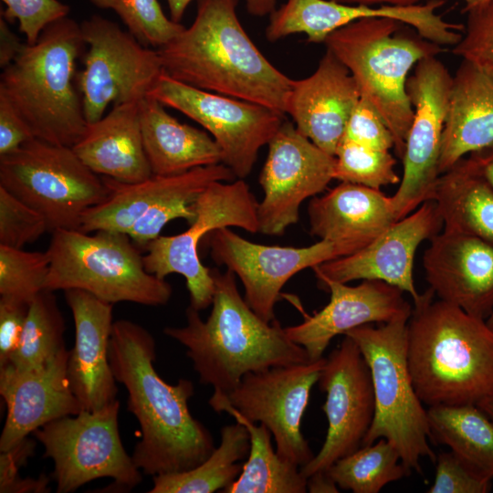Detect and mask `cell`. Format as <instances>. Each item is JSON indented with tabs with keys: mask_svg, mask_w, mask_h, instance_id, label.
I'll list each match as a JSON object with an SVG mask.
<instances>
[{
	"mask_svg": "<svg viewBox=\"0 0 493 493\" xmlns=\"http://www.w3.org/2000/svg\"><path fill=\"white\" fill-rule=\"evenodd\" d=\"M109 358L116 381L128 393L127 409L141 428L131 454L135 466L155 477L187 471L207 459L215 446L211 432L189 410L194 383L181 378L170 384L159 375L152 335L131 320L114 321Z\"/></svg>",
	"mask_w": 493,
	"mask_h": 493,
	"instance_id": "obj_1",
	"label": "cell"
},
{
	"mask_svg": "<svg viewBox=\"0 0 493 493\" xmlns=\"http://www.w3.org/2000/svg\"><path fill=\"white\" fill-rule=\"evenodd\" d=\"M239 0H197L193 24L157 48L164 73L190 86L287 113L293 79L243 28Z\"/></svg>",
	"mask_w": 493,
	"mask_h": 493,
	"instance_id": "obj_2",
	"label": "cell"
},
{
	"mask_svg": "<svg viewBox=\"0 0 493 493\" xmlns=\"http://www.w3.org/2000/svg\"><path fill=\"white\" fill-rule=\"evenodd\" d=\"M211 273L215 291L207 319L189 305L186 324L165 327L163 333L186 348L199 382L211 385L213 394L231 391L248 372L310 361L277 319L267 322L248 306L231 270Z\"/></svg>",
	"mask_w": 493,
	"mask_h": 493,
	"instance_id": "obj_3",
	"label": "cell"
},
{
	"mask_svg": "<svg viewBox=\"0 0 493 493\" xmlns=\"http://www.w3.org/2000/svg\"><path fill=\"white\" fill-rule=\"evenodd\" d=\"M429 288L407 322V362L424 404H477L493 393V330Z\"/></svg>",
	"mask_w": 493,
	"mask_h": 493,
	"instance_id": "obj_4",
	"label": "cell"
},
{
	"mask_svg": "<svg viewBox=\"0 0 493 493\" xmlns=\"http://www.w3.org/2000/svg\"><path fill=\"white\" fill-rule=\"evenodd\" d=\"M84 46L80 25L66 16L47 26L35 44L25 43L3 68L0 95L35 138L72 148L85 134L89 123L74 83Z\"/></svg>",
	"mask_w": 493,
	"mask_h": 493,
	"instance_id": "obj_5",
	"label": "cell"
},
{
	"mask_svg": "<svg viewBox=\"0 0 493 493\" xmlns=\"http://www.w3.org/2000/svg\"><path fill=\"white\" fill-rule=\"evenodd\" d=\"M404 25L389 17H364L333 31L324 41L353 77L361 97L383 118L401 159L414 117L408 74L420 60L443 51L418 34L403 33Z\"/></svg>",
	"mask_w": 493,
	"mask_h": 493,
	"instance_id": "obj_6",
	"label": "cell"
},
{
	"mask_svg": "<svg viewBox=\"0 0 493 493\" xmlns=\"http://www.w3.org/2000/svg\"><path fill=\"white\" fill-rule=\"evenodd\" d=\"M51 234L45 289L79 288L111 304L127 301L157 307L170 300L172 286L145 269L139 247L129 235L108 230L89 235L68 229Z\"/></svg>",
	"mask_w": 493,
	"mask_h": 493,
	"instance_id": "obj_7",
	"label": "cell"
},
{
	"mask_svg": "<svg viewBox=\"0 0 493 493\" xmlns=\"http://www.w3.org/2000/svg\"><path fill=\"white\" fill-rule=\"evenodd\" d=\"M411 314L378 327L362 325L344 335L359 346L373 383L375 413L362 446L385 438L397 448L409 474L412 470L422 474L420 460L427 457L435 462L436 456L428 442L427 410L414 388L408 368L407 322Z\"/></svg>",
	"mask_w": 493,
	"mask_h": 493,
	"instance_id": "obj_8",
	"label": "cell"
},
{
	"mask_svg": "<svg viewBox=\"0 0 493 493\" xmlns=\"http://www.w3.org/2000/svg\"><path fill=\"white\" fill-rule=\"evenodd\" d=\"M0 185L37 211L50 233L79 230L84 213L109 195L71 147L37 138L0 156Z\"/></svg>",
	"mask_w": 493,
	"mask_h": 493,
	"instance_id": "obj_9",
	"label": "cell"
},
{
	"mask_svg": "<svg viewBox=\"0 0 493 493\" xmlns=\"http://www.w3.org/2000/svg\"><path fill=\"white\" fill-rule=\"evenodd\" d=\"M120 402L116 399L95 410L53 420L33 432L44 446V457L52 459L51 473L58 493H70L100 477H110L112 488L130 491L142 481L122 445L118 425Z\"/></svg>",
	"mask_w": 493,
	"mask_h": 493,
	"instance_id": "obj_10",
	"label": "cell"
},
{
	"mask_svg": "<svg viewBox=\"0 0 493 493\" xmlns=\"http://www.w3.org/2000/svg\"><path fill=\"white\" fill-rule=\"evenodd\" d=\"M258 202L244 179L211 183L194 203L195 216L178 235L159 236L142 256L145 269L160 278L182 275L190 295V306L197 310L212 304L215 291L211 268L203 265L198 246L211 231L239 227L258 233Z\"/></svg>",
	"mask_w": 493,
	"mask_h": 493,
	"instance_id": "obj_11",
	"label": "cell"
},
{
	"mask_svg": "<svg viewBox=\"0 0 493 493\" xmlns=\"http://www.w3.org/2000/svg\"><path fill=\"white\" fill-rule=\"evenodd\" d=\"M325 361L322 357L248 372L231 391L212 394L208 404L217 413L230 406L249 421L264 425L275 439L278 455L301 467L314 456L301 433V419Z\"/></svg>",
	"mask_w": 493,
	"mask_h": 493,
	"instance_id": "obj_12",
	"label": "cell"
},
{
	"mask_svg": "<svg viewBox=\"0 0 493 493\" xmlns=\"http://www.w3.org/2000/svg\"><path fill=\"white\" fill-rule=\"evenodd\" d=\"M80 28L88 49L78 83L86 121L92 123L110 103L141 101L164 71L157 49L142 45L117 23L92 16Z\"/></svg>",
	"mask_w": 493,
	"mask_h": 493,
	"instance_id": "obj_13",
	"label": "cell"
},
{
	"mask_svg": "<svg viewBox=\"0 0 493 493\" xmlns=\"http://www.w3.org/2000/svg\"><path fill=\"white\" fill-rule=\"evenodd\" d=\"M149 95L204 127L219 146L222 163L237 179L249 175L259 150L285 121L267 107L190 86L164 72Z\"/></svg>",
	"mask_w": 493,
	"mask_h": 493,
	"instance_id": "obj_14",
	"label": "cell"
},
{
	"mask_svg": "<svg viewBox=\"0 0 493 493\" xmlns=\"http://www.w3.org/2000/svg\"><path fill=\"white\" fill-rule=\"evenodd\" d=\"M453 77L436 56L415 66L406 82L414 110L402 157L400 186L392 196L400 220L431 200L440 175L439 159Z\"/></svg>",
	"mask_w": 493,
	"mask_h": 493,
	"instance_id": "obj_15",
	"label": "cell"
},
{
	"mask_svg": "<svg viewBox=\"0 0 493 493\" xmlns=\"http://www.w3.org/2000/svg\"><path fill=\"white\" fill-rule=\"evenodd\" d=\"M205 239L214 262L239 278L246 302L267 322L276 319L281 289L293 276L353 253L346 245L322 239L301 247L257 244L228 227L215 229Z\"/></svg>",
	"mask_w": 493,
	"mask_h": 493,
	"instance_id": "obj_16",
	"label": "cell"
},
{
	"mask_svg": "<svg viewBox=\"0 0 493 493\" xmlns=\"http://www.w3.org/2000/svg\"><path fill=\"white\" fill-rule=\"evenodd\" d=\"M318 383L326 393L321 409L328 429L320 450L300 467L307 478L326 471L337 460L360 448L375 413L371 371L350 336L344 335L326 358Z\"/></svg>",
	"mask_w": 493,
	"mask_h": 493,
	"instance_id": "obj_17",
	"label": "cell"
},
{
	"mask_svg": "<svg viewBox=\"0 0 493 493\" xmlns=\"http://www.w3.org/2000/svg\"><path fill=\"white\" fill-rule=\"evenodd\" d=\"M267 145L259 175L264 197L258 204V233L281 236L298 223L301 204L322 193L334 179L335 156L287 121Z\"/></svg>",
	"mask_w": 493,
	"mask_h": 493,
	"instance_id": "obj_18",
	"label": "cell"
},
{
	"mask_svg": "<svg viewBox=\"0 0 493 493\" xmlns=\"http://www.w3.org/2000/svg\"><path fill=\"white\" fill-rule=\"evenodd\" d=\"M442 227L435 203L425 201L364 247L314 267L319 286L326 281L381 280L408 293L415 305L422 297L413 277L415 252Z\"/></svg>",
	"mask_w": 493,
	"mask_h": 493,
	"instance_id": "obj_19",
	"label": "cell"
},
{
	"mask_svg": "<svg viewBox=\"0 0 493 493\" xmlns=\"http://www.w3.org/2000/svg\"><path fill=\"white\" fill-rule=\"evenodd\" d=\"M68 352L65 348L34 368H0V394L7 411L0 451L14 447L51 421L82 410L68 381Z\"/></svg>",
	"mask_w": 493,
	"mask_h": 493,
	"instance_id": "obj_20",
	"label": "cell"
},
{
	"mask_svg": "<svg viewBox=\"0 0 493 493\" xmlns=\"http://www.w3.org/2000/svg\"><path fill=\"white\" fill-rule=\"evenodd\" d=\"M319 287L330 293V302L301 323L284 328L310 361L322 358L337 335L373 322L386 323L413 310L403 290L381 280L365 279L357 286L326 281Z\"/></svg>",
	"mask_w": 493,
	"mask_h": 493,
	"instance_id": "obj_21",
	"label": "cell"
},
{
	"mask_svg": "<svg viewBox=\"0 0 493 493\" xmlns=\"http://www.w3.org/2000/svg\"><path fill=\"white\" fill-rule=\"evenodd\" d=\"M423 267L439 299L485 320L493 312V246L489 243L439 232L430 239Z\"/></svg>",
	"mask_w": 493,
	"mask_h": 493,
	"instance_id": "obj_22",
	"label": "cell"
},
{
	"mask_svg": "<svg viewBox=\"0 0 493 493\" xmlns=\"http://www.w3.org/2000/svg\"><path fill=\"white\" fill-rule=\"evenodd\" d=\"M75 326L67 376L82 410H99L116 400L118 388L110 358L113 304L79 288L64 290Z\"/></svg>",
	"mask_w": 493,
	"mask_h": 493,
	"instance_id": "obj_23",
	"label": "cell"
},
{
	"mask_svg": "<svg viewBox=\"0 0 493 493\" xmlns=\"http://www.w3.org/2000/svg\"><path fill=\"white\" fill-rule=\"evenodd\" d=\"M360 99L353 77L327 49L310 76L293 81L287 113L300 133L335 156Z\"/></svg>",
	"mask_w": 493,
	"mask_h": 493,
	"instance_id": "obj_24",
	"label": "cell"
},
{
	"mask_svg": "<svg viewBox=\"0 0 493 493\" xmlns=\"http://www.w3.org/2000/svg\"><path fill=\"white\" fill-rule=\"evenodd\" d=\"M102 177L109 188V195L84 213L79 228L84 233L108 230L128 235L138 220L171 198L187 191H204L213 182H231L236 178L222 163L197 167L177 175L152 174L134 184Z\"/></svg>",
	"mask_w": 493,
	"mask_h": 493,
	"instance_id": "obj_25",
	"label": "cell"
},
{
	"mask_svg": "<svg viewBox=\"0 0 493 493\" xmlns=\"http://www.w3.org/2000/svg\"><path fill=\"white\" fill-rule=\"evenodd\" d=\"M308 215L312 236L346 245L353 252L398 221L392 196L347 182L312 197Z\"/></svg>",
	"mask_w": 493,
	"mask_h": 493,
	"instance_id": "obj_26",
	"label": "cell"
},
{
	"mask_svg": "<svg viewBox=\"0 0 493 493\" xmlns=\"http://www.w3.org/2000/svg\"><path fill=\"white\" fill-rule=\"evenodd\" d=\"M493 143V70L462 59L452 80L439 159L440 174Z\"/></svg>",
	"mask_w": 493,
	"mask_h": 493,
	"instance_id": "obj_27",
	"label": "cell"
},
{
	"mask_svg": "<svg viewBox=\"0 0 493 493\" xmlns=\"http://www.w3.org/2000/svg\"><path fill=\"white\" fill-rule=\"evenodd\" d=\"M72 149L99 175L125 184L152 175L143 147L140 101L113 105L107 115L88 124L85 134Z\"/></svg>",
	"mask_w": 493,
	"mask_h": 493,
	"instance_id": "obj_28",
	"label": "cell"
},
{
	"mask_svg": "<svg viewBox=\"0 0 493 493\" xmlns=\"http://www.w3.org/2000/svg\"><path fill=\"white\" fill-rule=\"evenodd\" d=\"M151 95L140 101L144 151L152 174L177 175L222 163L219 146L207 132L181 123Z\"/></svg>",
	"mask_w": 493,
	"mask_h": 493,
	"instance_id": "obj_29",
	"label": "cell"
},
{
	"mask_svg": "<svg viewBox=\"0 0 493 493\" xmlns=\"http://www.w3.org/2000/svg\"><path fill=\"white\" fill-rule=\"evenodd\" d=\"M431 200L443 231L475 236L493 246V187L467 156L439 175Z\"/></svg>",
	"mask_w": 493,
	"mask_h": 493,
	"instance_id": "obj_30",
	"label": "cell"
},
{
	"mask_svg": "<svg viewBox=\"0 0 493 493\" xmlns=\"http://www.w3.org/2000/svg\"><path fill=\"white\" fill-rule=\"evenodd\" d=\"M431 438L479 474L493 478V421L476 404L427 409Z\"/></svg>",
	"mask_w": 493,
	"mask_h": 493,
	"instance_id": "obj_31",
	"label": "cell"
},
{
	"mask_svg": "<svg viewBox=\"0 0 493 493\" xmlns=\"http://www.w3.org/2000/svg\"><path fill=\"white\" fill-rule=\"evenodd\" d=\"M217 447L203 463L187 471L153 477L150 493H213L224 491L240 476L250 449V436L238 422L221 428Z\"/></svg>",
	"mask_w": 493,
	"mask_h": 493,
	"instance_id": "obj_32",
	"label": "cell"
},
{
	"mask_svg": "<svg viewBox=\"0 0 493 493\" xmlns=\"http://www.w3.org/2000/svg\"><path fill=\"white\" fill-rule=\"evenodd\" d=\"M236 422L246 426L250 436V449L240 476L224 493H305L308 478L300 467L280 457L271 444V432L225 406Z\"/></svg>",
	"mask_w": 493,
	"mask_h": 493,
	"instance_id": "obj_33",
	"label": "cell"
},
{
	"mask_svg": "<svg viewBox=\"0 0 493 493\" xmlns=\"http://www.w3.org/2000/svg\"><path fill=\"white\" fill-rule=\"evenodd\" d=\"M326 472L339 488L353 493H378L387 484L410 475L397 448L385 438L362 446Z\"/></svg>",
	"mask_w": 493,
	"mask_h": 493,
	"instance_id": "obj_34",
	"label": "cell"
},
{
	"mask_svg": "<svg viewBox=\"0 0 493 493\" xmlns=\"http://www.w3.org/2000/svg\"><path fill=\"white\" fill-rule=\"evenodd\" d=\"M65 320L54 291L43 289L30 302L17 350L8 365L17 369L40 366L66 348Z\"/></svg>",
	"mask_w": 493,
	"mask_h": 493,
	"instance_id": "obj_35",
	"label": "cell"
},
{
	"mask_svg": "<svg viewBox=\"0 0 493 493\" xmlns=\"http://www.w3.org/2000/svg\"><path fill=\"white\" fill-rule=\"evenodd\" d=\"M395 164L396 160L389 151L342 140L335 153L333 177L380 190L382 186L400 182Z\"/></svg>",
	"mask_w": 493,
	"mask_h": 493,
	"instance_id": "obj_36",
	"label": "cell"
},
{
	"mask_svg": "<svg viewBox=\"0 0 493 493\" xmlns=\"http://www.w3.org/2000/svg\"><path fill=\"white\" fill-rule=\"evenodd\" d=\"M97 7L113 10L128 31L142 45L155 49L184 29L168 18L158 0H90Z\"/></svg>",
	"mask_w": 493,
	"mask_h": 493,
	"instance_id": "obj_37",
	"label": "cell"
},
{
	"mask_svg": "<svg viewBox=\"0 0 493 493\" xmlns=\"http://www.w3.org/2000/svg\"><path fill=\"white\" fill-rule=\"evenodd\" d=\"M50 269L47 252L0 245V296L31 302L43 289Z\"/></svg>",
	"mask_w": 493,
	"mask_h": 493,
	"instance_id": "obj_38",
	"label": "cell"
},
{
	"mask_svg": "<svg viewBox=\"0 0 493 493\" xmlns=\"http://www.w3.org/2000/svg\"><path fill=\"white\" fill-rule=\"evenodd\" d=\"M45 232V218L0 185V245L22 248Z\"/></svg>",
	"mask_w": 493,
	"mask_h": 493,
	"instance_id": "obj_39",
	"label": "cell"
},
{
	"mask_svg": "<svg viewBox=\"0 0 493 493\" xmlns=\"http://www.w3.org/2000/svg\"><path fill=\"white\" fill-rule=\"evenodd\" d=\"M465 35L452 53L493 70V0L467 12Z\"/></svg>",
	"mask_w": 493,
	"mask_h": 493,
	"instance_id": "obj_40",
	"label": "cell"
},
{
	"mask_svg": "<svg viewBox=\"0 0 493 493\" xmlns=\"http://www.w3.org/2000/svg\"><path fill=\"white\" fill-rule=\"evenodd\" d=\"M5 9L1 17L7 22H18L19 31L26 43L35 44L44 29L52 23L68 16L69 6L59 0H2Z\"/></svg>",
	"mask_w": 493,
	"mask_h": 493,
	"instance_id": "obj_41",
	"label": "cell"
},
{
	"mask_svg": "<svg viewBox=\"0 0 493 493\" xmlns=\"http://www.w3.org/2000/svg\"><path fill=\"white\" fill-rule=\"evenodd\" d=\"M434 483L429 493H487L490 478L479 474L453 452L436 456Z\"/></svg>",
	"mask_w": 493,
	"mask_h": 493,
	"instance_id": "obj_42",
	"label": "cell"
},
{
	"mask_svg": "<svg viewBox=\"0 0 493 493\" xmlns=\"http://www.w3.org/2000/svg\"><path fill=\"white\" fill-rule=\"evenodd\" d=\"M342 140L384 151L394 147L392 132L383 118L377 110L362 97L349 118Z\"/></svg>",
	"mask_w": 493,
	"mask_h": 493,
	"instance_id": "obj_43",
	"label": "cell"
},
{
	"mask_svg": "<svg viewBox=\"0 0 493 493\" xmlns=\"http://www.w3.org/2000/svg\"><path fill=\"white\" fill-rule=\"evenodd\" d=\"M30 302L0 296V368L11 363L19 345Z\"/></svg>",
	"mask_w": 493,
	"mask_h": 493,
	"instance_id": "obj_44",
	"label": "cell"
},
{
	"mask_svg": "<svg viewBox=\"0 0 493 493\" xmlns=\"http://www.w3.org/2000/svg\"><path fill=\"white\" fill-rule=\"evenodd\" d=\"M30 129L11 103L0 95V156L34 139Z\"/></svg>",
	"mask_w": 493,
	"mask_h": 493,
	"instance_id": "obj_45",
	"label": "cell"
},
{
	"mask_svg": "<svg viewBox=\"0 0 493 493\" xmlns=\"http://www.w3.org/2000/svg\"><path fill=\"white\" fill-rule=\"evenodd\" d=\"M35 443L28 437L14 447L0 451V492L5 493L8 487L19 477V469L34 454Z\"/></svg>",
	"mask_w": 493,
	"mask_h": 493,
	"instance_id": "obj_46",
	"label": "cell"
},
{
	"mask_svg": "<svg viewBox=\"0 0 493 493\" xmlns=\"http://www.w3.org/2000/svg\"><path fill=\"white\" fill-rule=\"evenodd\" d=\"M18 37L9 28L6 21L0 18V67L8 66L24 47Z\"/></svg>",
	"mask_w": 493,
	"mask_h": 493,
	"instance_id": "obj_47",
	"label": "cell"
},
{
	"mask_svg": "<svg viewBox=\"0 0 493 493\" xmlns=\"http://www.w3.org/2000/svg\"><path fill=\"white\" fill-rule=\"evenodd\" d=\"M467 157L475 169L493 187V143L468 154Z\"/></svg>",
	"mask_w": 493,
	"mask_h": 493,
	"instance_id": "obj_48",
	"label": "cell"
},
{
	"mask_svg": "<svg viewBox=\"0 0 493 493\" xmlns=\"http://www.w3.org/2000/svg\"><path fill=\"white\" fill-rule=\"evenodd\" d=\"M307 488L311 493H338L339 487L326 471L317 472L308 477Z\"/></svg>",
	"mask_w": 493,
	"mask_h": 493,
	"instance_id": "obj_49",
	"label": "cell"
},
{
	"mask_svg": "<svg viewBox=\"0 0 493 493\" xmlns=\"http://www.w3.org/2000/svg\"><path fill=\"white\" fill-rule=\"evenodd\" d=\"M276 0H246L247 12L255 16L270 15L276 8Z\"/></svg>",
	"mask_w": 493,
	"mask_h": 493,
	"instance_id": "obj_50",
	"label": "cell"
},
{
	"mask_svg": "<svg viewBox=\"0 0 493 493\" xmlns=\"http://www.w3.org/2000/svg\"><path fill=\"white\" fill-rule=\"evenodd\" d=\"M335 2L348 4V5H395V6H408L419 4L420 0H332Z\"/></svg>",
	"mask_w": 493,
	"mask_h": 493,
	"instance_id": "obj_51",
	"label": "cell"
},
{
	"mask_svg": "<svg viewBox=\"0 0 493 493\" xmlns=\"http://www.w3.org/2000/svg\"><path fill=\"white\" fill-rule=\"evenodd\" d=\"M191 1L192 0H167L170 11V18L176 23H180L185 9Z\"/></svg>",
	"mask_w": 493,
	"mask_h": 493,
	"instance_id": "obj_52",
	"label": "cell"
},
{
	"mask_svg": "<svg viewBox=\"0 0 493 493\" xmlns=\"http://www.w3.org/2000/svg\"><path fill=\"white\" fill-rule=\"evenodd\" d=\"M493 421V393L477 404Z\"/></svg>",
	"mask_w": 493,
	"mask_h": 493,
	"instance_id": "obj_53",
	"label": "cell"
},
{
	"mask_svg": "<svg viewBox=\"0 0 493 493\" xmlns=\"http://www.w3.org/2000/svg\"><path fill=\"white\" fill-rule=\"evenodd\" d=\"M465 2V7L463 8V12H467V10L479 6L481 5H484L490 0H463Z\"/></svg>",
	"mask_w": 493,
	"mask_h": 493,
	"instance_id": "obj_54",
	"label": "cell"
},
{
	"mask_svg": "<svg viewBox=\"0 0 493 493\" xmlns=\"http://www.w3.org/2000/svg\"><path fill=\"white\" fill-rule=\"evenodd\" d=\"M486 322L488 325V327L493 330V312L486 320Z\"/></svg>",
	"mask_w": 493,
	"mask_h": 493,
	"instance_id": "obj_55",
	"label": "cell"
}]
</instances>
